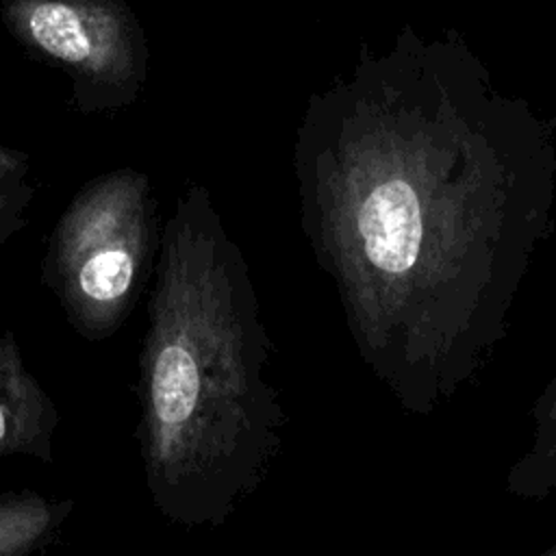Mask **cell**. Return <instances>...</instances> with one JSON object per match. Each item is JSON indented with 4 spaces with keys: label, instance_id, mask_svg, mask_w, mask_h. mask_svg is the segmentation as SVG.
Listing matches in <instances>:
<instances>
[{
    "label": "cell",
    "instance_id": "obj_5",
    "mask_svg": "<svg viewBox=\"0 0 556 556\" xmlns=\"http://www.w3.org/2000/svg\"><path fill=\"white\" fill-rule=\"evenodd\" d=\"M56 424L54 402L26 369L13 334L0 324V456L52 463Z\"/></svg>",
    "mask_w": 556,
    "mask_h": 556
},
{
    "label": "cell",
    "instance_id": "obj_3",
    "mask_svg": "<svg viewBox=\"0 0 556 556\" xmlns=\"http://www.w3.org/2000/svg\"><path fill=\"white\" fill-rule=\"evenodd\" d=\"M154 245L156 217L146 174L117 167L74 195L50 235L43 278L78 334L100 341L126 321Z\"/></svg>",
    "mask_w": 556,
    "mask_h": 556
},
{
    "label": "cell",
    "instance_id": "obj_7",
    "mask_svg": "<svg viewBox=\"0 0 556 556\" xmlns=\"http://www.w3.org/2000/svg\"><path fill=\"white\" fill-rule=\"evenodd\" d=\"M28 176V156L0 146V245L26 226V211L35 195Z\"/></svg>",
    "mask_w": 556,
    "mask_h": 556
},
{
    "label": "cell",
    "instance_id": "obj_4",
    "mask_svg": "<svg viewBox=\"0 0 556 556\" xmlns=\"http://www.w3.org/2000/svg\"><path fill=\"white\" fill-rule=\"evenodd\" d=\"M9 33L72 80L83 111L124 109L148 74L146 35L122 0H0Z\"/></svg>",
    "mask_w": 556,
    "mask_h": 556
},
{
    "label": "cell",
    "instance_id": "obj_1",
    "mask_svg": "<svg viewBox=\"0 0 556 556\" xmlns=\"http://www.w3.org/2000/svg\"><path fill=\"white\" fill-rule=\"evenodd\" d=\"M291 165L361 363L430 417L506 339L552 235L554 124L463 33L406 24L308 96Z\"/></svg>",
    "mask_w": 556,
    "mask_h": 556
},
{
    "label": "cell",
    "instance_id": "obj_6",
    "mask_svg": "<svg viewBox=\"0 0 556 556\" xmlns=\"http://www.w3.org/2000/svg\"><path fill=\"white\" fill-rule=\"evenodd\" d=\"M74 502L33 489L0 493V556H35L56 541Z\"/></svg>",
    "mask_w": 556,
    "mask_h": 556
},
{
    "label": "cell",
    "instance_id": "obj_2",
    "mask_svg": "<svg viewBox=\"0 0 556 556\" xmlns=\"http://www.w3.org/2000/svg\"><path fill=\"white\" fill-rule=\"evenodd\" d=\"M250 265L211 193L189 185L159 237L137 380V443L152 506L224 526L267 480L289 421Z\"/></svg>",
    "mask_w": 556,
    "mask_h": 556
},
{
    "label": "cell",
    "instance_id": "obj_8",
    "mask_svg": "<svg viewBox=\"0 0 556 556\" xmlns=\"http://www.w3.org/2000/svg\"><path fill=\"white\" fill-rule=\"evenodd\" d=\"M539 556H556V543H554V545H552V547H547V549H545V552H541V554H539Z\"/></svg>",
    "mask_w": 556,
    "mask_h": 556
}]
</instances>
